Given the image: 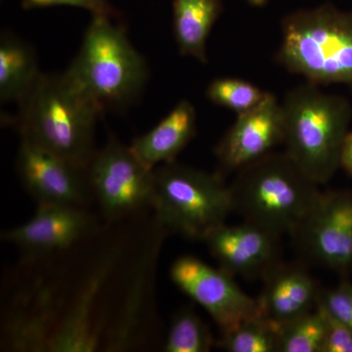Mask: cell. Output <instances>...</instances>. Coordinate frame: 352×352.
<instances>
[{"instance_id": "obj_1", "label": "cell", "mask_w": 352, "mask_h": 352, "mask_svg": "<svg viewBox=\"0 0 352 352\" xmlns=\"http://www.w3.org/2000/svg\"><path fill=\"white\" fill-rule=\"evenodd\" d=\"M13 126L21 140L87 170L96 152L95 127L104 115L66 74H44L18 104Z\"/></svg>"}, {"instance_id": "obj_2", "label": "cell", "mask_w": 352, "mask_h": 352, "mask_svg": "<svg viewBox=\"0 0 352 352\" xmlns=\"http://www.w3.org/2000/svg\"><path fill=\"white\" fill-rule=\"evenodd\" d=\"M64 73L103 113L131 107L149 80L147 62L127 38L122 21L101 15L92 16Z\"/></svg>"}, {"instance_id": "obj_3", "label": "cell", "mask_w": 352, "mask_h": 352, "mask_svg": "<svg viewBox=\"0 0 352 352\" xmlns=\"http://www.w3.org/2000/svg\"><path fill=\"white\" fill-rule=\"evenodd\" d=\"M285 153L314 182L325 184L340 168L351 124V103L305 82L289 89L281 102Z\"/></svg>"}, {"instance_id": "obj_4", "label": "cell", "mask_w": 352, "mask_h": 352, "mask_svg": "<svg viewBox=\"0 0 352 352\" xmlns=\"http://www.w3.org/2000/svg\"><path fill=\"white\" fill-rule=\"evenodd\" d=\"M274 60L312 85L352 87V12L327 3L289 13Z\"/></svg>"}, {"instance_id": "obj_5", "label": "cell", "mask_w": 352, "mask_h": 352, "mask_svg": "<svg viewBox=\"0 0 352 352\" xmlns=\"http://www.w3.org/2000/svg\"><path fill=\"white\" fill-rule=\"evenodd\" d=\"M318 186L286 153L271 152L237 170L230 185L233 210L245 221L291 235L320 193Z\"/></svg>"}, {"instance_id": "obj_6", "label": "cell", "mask_w": 352, "mask_h": 352, "mask_svg": "<svg viewBox=\"0 0 352 352\" xmlns=\"http://www.w3.org/2000/svg\"><path fill=\"white\" fill-rule=\"evenodd\" d=\"M151 208L168 232L204 241L226 223L233 210L232 192L219 173L173 162L154 170Z\"/></svg>"}, {"instance_id": "obj_7", "label": "cell", "mask_w": 352, "mask_h": 352, "mask_svg": "<svg viewBox=\"0 0 352 352\" xmlns=\"http://www.w3.org/2000/svg\"><path fill=\"white\" fill-rule=\"evenodd\" d=\"M85 170L92 197L107 221H120L152 208L154 170L115 136L96 150Z\"/></svg>"}, {"instance_id": "obj_8", "label": "cell", "mask_w": 352, "mask_h": 352, "mask_svg": "<svg viewBox=\"0 0 352 352\" xmlns=\"http://www.w3.org/2000/svg\"><path fill=\"white\" fill-rule=\"evenodd\" d=\"M303 256L335 271L352 267V194L320 192L291 234Z\"/></svg>"}, {"instance_id": "obj_9", "label": "cell", "mask_w": 352, "mask_h": 352, "mask_svg": "<svg viewBox=\"0 0 352 352\" xmlns=\"http://www.w3.org/2000/svg\"><path fill=\"white\" fill-rule=\"evenodd\" d=\"M173 283L210 315L221 332L241 322L261 316L258 298L241 289L233 275L193 256H183L171 265Z\"/></svg>"}, {"instance_id": "obj_10", "label": "cell", "mask_w": 352, "mask_h": 352, "mask_svg": "<svg viewBox=\"0 0 352 352\" xmlns=\"http://www.w3.org/2000/svg\"><path fill=\"white\" fill-rule=\"evenodd\" d=\"M16 166L21 182L38 205L87 208L94 199L85 168L31 142L20 141Z\"/></svg>"}, {"instance_id": "obj_11", "label": "cell", "mask_w": 352, "mask_h": 352, "mask_svg": "<svg viewBox=\"0 0 352 352\" xmlns=\"http://www.w3.org/2000/svg\"><path fill=\"white\" fill-rule=\"evenodd\" d=\"M98 231L87 208L38 205L34 217L1 234V239L19 248L25 259L50 258L68 252Z\"/></svg>"}, {"instance_id": "obj_12", "label": "cell", "mask_w": 352, "mask_h": 352, "mask_svg": "<svg viewBox=\"0 0 352 352\" xmlns=\"http://www.w3.org/2000/svg\"><path fill=\"white\" fill-rule=\"evenodd\" d=\"M284 124L281 103L268 92L258 106L238 113L215 146L214 154L222 170H239L283 144Z\"/></svg>"}, {"instance_id": "obj_13", "label": "cell", "mask_w": 352, "mask_h": 352, "mask_svg": "<svg viewBox=\"0 0 352 352\" xmlns=\"http://www.w3.org/2000/svg\"><path fill=\"white\" fill-rule=\"evenodd\" d=\"M281 235L244 221L239 226L222 224L204 240L221 270L231 275L263 278L279 263Z\"/></svg>"}, {"instance_id": "obj_14", "label": "cell", "mask_w": 352, "mask_h": 352, "mask_svg": "<svg viewBox=\"0 0 352 352\" xmlns=\"http://www.w3.org/2000/svg\"><path fill=\"white\" fill-rule=\"evenodd\" d=\"M261 315L280 327L316 307L321 289L302 265L277 263L264 277Z\"/></svg>"}, {"instance_id": "obj_15", "label": "cell", "mask_w": 352, "mask_h": 352, "mask_svg": "<svg viewBox=\"0 0 352 352\" xmlns=\"http://www.w3.org/2000/svg\"><path fill=\"white\" fill-rule=\"evenodd\" d=\"M197 111L193 103L182 99L151 131L132 140L131 149L147 168L176 162V157L195 138Z\"/></svg>"}, {"instance_id": "obj_16", "label": "cell", "mask_w": 352, "mask_h": 352, "mask_svg": "<svg viewBox=\"0 0 352 352\" xmlns=\"http://www.w3.org/2000/svg\"><path fill=\"white\" fill-rule=\"evenodd\" d=\"M222 11V0H173V32L180 55L208 63V38Z\"/></svg>"}, {"instance_id": "obj_17", "label": "cell", "mask_w": 352, "mask_h": 352, "mask_svg": "<svg viewBox=\"0 0 352 352\" xmlns=\"http://www.w3.org/2000/svg\"><path fill=\"white\" fill-rule=\"evenodd\" d=\"M41 72L36 50L20 36L2 32L0 38V101L20 104L31 91Z\"/></svg>"}, {"instance_id": "obj_18", "label": "cell", "mask_w": 352, "mask_h": 352, "mask_svg": "<svg viewBox=\"0 0 352 352\" xmlns=\"http://www.w3.org/2000/svg\"><path fill=\"white\" fill-rule=\"evenodd\" d=\"M326 331L325 315L317 302L311 311L280 326L277 352H322Z\"/></svg>"}, {"instance_id": "obj_19", "label": "cell", "mask_w": 352, "mask_h": 352, "mask_svg": "<svg viewBox=\"0 0 352 352\" xmlns=\"http://www.w3.org/2000/svg\"><path fill=\"white\" fill-rule=\"evenodd\" d=\"M277 327L263 315L221 332L217 346L229 352H277Z\"/></svg>"}, {"instance_id": "obj_20", "label": "cell", "mask_w": 352, "mask_h": 352, "mask_svg": "<svg viewBox=\"0 0 352 352\" xmlns=\"http://www.w3.org/2000/svg\"><path fill=\"white\" fill-rule=\"evenodd\" d=\"M214 344V336L205 321L193 309L184 307L173 316L164 351L208 352Z\"/></svg>"}, {"instance_id": "obj_21", "label": "cell", "mask_w": 352, "mask_h": 352, "mask_svg": "<svg viewBox=\"0 0 352 352\" xmlns=\"http://www.w3.org/2000/svg\"><path fill=\"white\" fill-rule=\"evenodd\" d=\"M268 92L249 80L223 76L208 83L206 96L214 105L238 115L256 108L265 99Z\"/></svg>"}, {"instance_id": "obj_22", "label": "cell", "mask_w": 352, "mask_h": 352, "mask_svg": "<svg viewBox=\"0 0 352 352\" xmlns=\"http://www.w3.org/2000/svg\"><path fill=\"white\" fill-rule=\"evenodd\" d=\"M318 302L338 320L352 329V285L342 283L336 288L321 289Z\"/></svg>"}, {"instance_id": "obj_23", "label": "cell", "mask_w": 352, "mask_h": 352, "mask_svg": "<svg viewBox=\"0 0 352 352\" xmlns=\"http://www.w3.org/2000/svg\"><path fill=\"white\" fill-rule=\"evenodd\" d=\"M69 6L85 9L91 15L107 16L122 21V14L111 4L109 0H23L25 10L47 8V7Z\"/></svg>"}, {"instance_id": "obj_24", "label": "cell", "mask_w": 352, "mask_h": 352, "mask_svg": "<svg viewBox=\"0 0 352 352\" xmlns=\"http://www.w3.org/2000/svg\"><path fill=\"white\" fill-rule=\"evenodd\" d=\"M325 315L327 331L322 352H352V329L329 314L319 302Z\"/></svg>"}, {"instance_id": "obj_25", "label": "cell", "mask_w": 352, "mask_h": 352, "mask_svg": "<svg viewBox=\"0 0 352 352\" xmlns=\"http://www.w3.org/2000/svg\"><path fill=\"white\" fill-rule=\"evenodd\" d=\"M340 168H344L349 175H352V132L347 134L342 149Z\"/></svg>"}, {"instance_id": "obj_26", "label": "cell", "mask_w": 352, "mask_h": 352, "mask_svg": "<svg viewBox=\"0 0 352 352\" xmlns=\"http://www.w3.org/2000/svg\"><path fill=\"white\" fill-rule=\"evenodd\" d=\"M247 1L252 4V6L263 7L266 6L268 0H247Z\"/></svg>"}]
</instances>
